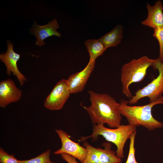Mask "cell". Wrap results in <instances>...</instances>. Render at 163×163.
I'll return each mask as SVG.
<instances>
[{"label":"cell","instance_id":"cell-1","mask_svg":"<svg viewBox=\"0 0 163 163\" xmlns=\"http://www.w3.org/2000/svg\"><path fill=\"white\" fill-rule=\"evenodd\" d=\"M91 105L83 106L94 124H107L111 128L121 125V114L118 109L119 103L109 94L88 91Z\"/></svg>","mask_w":163,"mask_h":163},{"label":"cell","instance_id":"cell-2","mask_svg":"<svg viewBox=\"0 0 163 163\" xmlns=\"http://www.w3.org/2000/svg\"><path fill=\"white\" fill-rule=\"evenodd\" d=\"M128 103V101L122 100L118 109L121 115L126 118L129 124L136 127L141 126L150 131L163 127V123L156 120L152 112L154 106L163 104V96L154 102L144 105L129 106Z\"/></svg>","mask_w":163,"mask_h":163},{"label":"cell","instance_id":"cell-3","mask_svg":"<svg viewBox=\"0 0 163 163\" xmlns=\"http://www.w3.org/2000/svg\"><path fill=\"white\" fill-rule=\"evenodd\" d=\"M136 131V127L131 125H121L115 128L105 127L104 124H95L93 127V131L89 136L82 137L79 141H84L92 138L93 141L96 140L99 136H102L106 140L114 143L117 147L116 155L119 158H124V148L125 144L131 135Z\"/></svg>","mask_w":163,"mask_h":163},{"label":"cell","instance_id":"cell-4","mask_svg":"<svg viewBox=\"0 0 163 163\" xmlns=\"http://www.w3.org/2000/svg\"><path fill=\"white\" fill-rule=\"evenodd\" d=\"M155 60L143 56L133 59L123 66L120 75L122 92L127 97L131 98L133 97L129 88L131 84L142 81L148 69L152 66Z\"/></svg>","mask_w":163,"mask_h":163},{"label":"cell","instance_id":"cell-5","mask_svg":"<svg viewBox=\"0 0 163 163\" xmlns=\"http://www.w3.org/2000/svg\"><path fill=\"white\" fill-rule=\"evenodd\" d=\"M154 69L158 70L159 74L156 78L147 85L138 90L135 95L128 101L129 105L136 104L139 100L144 97H147L149 103L154 102L162 96L163 93V62L158 58L152 66Z\"/></svg>","mask_w":163,"mask_h":163},{"label":"cell","instance_id":"cell-6","mask_svg":"<svg viewBox=\"0 0 163 163\" xmlns=\"http://www.w3.org/2000/svg\"><path fill=\"white\" fill-rule=\"evenodd\" d=\"M70 94L66 80L62 79L56 84L46 98L44 106L45 108L51 110H61Z\"/></svg>","mask_w":163,"mask_h":163},{"label":"cell","instance_id":"cell-7","mask_svg":"<svg viewBox=\"0 0 163 163\" xmlns=\"http://www.w3.org/2000/svg\"><path fill=\"white\" fill-rule=\"evenodd\" d=\"M55 131L58 135L61 142V147L55 151L56 155L65 153L72 156L82 163L85 159L87 150L85 147L80 145L70 139V136L66 132L61 129H56Z\"/></svg>","mask_w":163,"mask_h":163},{"label":"cell","instance_id":"cell-8","mask_svg":"<svg viewBox=\"0 0 163 163\" xmlns=\"http://www.w3.org/2000/svg\"><path fill=\"white\" fill-rule=\"evenodd\" d=\"M7 50L5 53L0 55V59L6 67V73L9 75L11 73L17 78L21 86L23 85L27 79L19 70L17 62L20 55L15 53L13 49V45L8 40L7 41Z\"/></svg>","mask_w":163,"mask_h":163},{"label":"cell","instance_id":"cell-9","mask_svg":"<svg viewBox=\"0 0 163 163\" xmlns=\"http://www.w3.org/2000/svg\"><path fill=\"white\" fill-rule=\"evenodd\" d=\"M95 61H89L82 71L70 75L66 80L67 84L71 94H76L82 91L94 70Z\"/></svg>","mask_w":163,"mask_h":163},{"label":"cell","instance_id":"cell-10","mask_svg":"<svg viewBox=\"0 0 163 163\" xmlns=\"http://www.w3.org/2000/svg\"><path fill=\"white\" fill-rule=\"evenodd\" d=\"M59 27L56 18L44 25H39L35 21L30 31L37 38L36 45L39 46L45 45L43 40L52 36L60 37L61 34L57 30Z\"/></svg>","mask_w":163,"mask_h":163},{"label":"cell","instance_id":"cell-11","mask_svg":"<svg viewBox=\"0 0 163 163\" xmlns=\"http://www.w3.org/2000/svg\"><path fill=\"white\" fill-rule=\"evenodd\" d=\"M22 91L11 79L2 81L0 83V106L5 108L8 105L18 101Z\"/></svg>","mask_w":163,"mask_h":163},{"label":"cell","instance_id":"cell-12","mask_svg":"<svg viewBox=\"0 0 163 163\" xmlns=\"http://www.w3.org/2000/svg\"><path fill=\"white\" fill-rule=\"evenodd\" d=\"M146 7L148 15L142 24L153 29L163 27V5L161 1H157L153 5L147 3Z\"/></svg>","mask_w":163,"mask_h":163},{"label":"cell","instance_id":"cell-13","mask_svg":"<svg viewBox=\"0 0 163 163\" xmlns=\"http://www.w3.org/2000/svg\"><path fill=\"white\" fill-rule=\"evenodd\" d=\"M123 27L121 24L116 26L111 31L99 38L106 48L115 46L120 43L123 36Z\"/></svg>","mask_w":163,"mask_h":163},{"label":"cell","instance_id":"cell-14","mask_svg":"<svg viewBox=\"0 0 163 163\" xmlns=\"http://www.w3.org/2000/svg\"><path fill=\"white\" fill-rule=\"evenodd\" d=\"M85 44L89 53V61L93 62L102 55L107 48L102 42L98 39H89L85 41Z\"/></svg>","mask_w":163,"mask_h":163},{"label":"cell","instance_id":"cell-15","mask_svg":"<svg viewBox=\"0 0 163 163\" xmlns=\"http://www.w3.org/2000/svg\"><path fill=\"white\" fill-rule=\"evenodd\" d=\"M102 146L104 149L99 148L100 163H120L121 159L118 157L116 152L112 149V145L109 142H105Z\"/></svg>","mask_w":163,"mask_h":163},{"label":"cell","instance_id":"cell-16","mask_svg":"<svg viewBox=\"0 0 163 163\" xmlns=\"http://www.w3.org/2000/svg\"><path fill=\"white\" fill-rule=\"evenodd\" d=\"M83 145L87 149V153L85 159L81 163H100L99 148L93 146L86 141L84 142Z\"/></svg>","mask_w":163,"mask_h":163},{"label":"cell","instance_id":"cell-17","mask_svg":"<svg viewBox=\"0 0 163 163\" xmlns=\"http://www.w3.org/2000/svg\"><path fill=\"white\" fill-rule=\"evenodd\" d=\"M50 152V149H48L35 157L28 160H19V161L20 163H56L51 161Z\"/></svg>","mask_w":163,"mask_h":163},{"label":"cell","instance_id":"cell-18","mask_svg":"<svg viewBox=\"0 0 163 163\" xmlns=\"http://www.w3.org/2000/svg\"><path fill=\"white\" fill-rule=\"evenodd\" d=\"M136 131L133 132L130 136L129 153L125 163H138L135 158V149L134 147L135 138Z\"/></svg>","mask_w":163,"mask_h":163},{"label":"cell","instance_id":"cell-19","mask_svg":"<svg viewBox=\"0 0 163 163\" xmlns=\"http://www.w3.org/2000/svg\"><path fill=\"white\" fill-rule=\"evenodd\" d=\"M0 163H20L13 154H9L0 148Z\"/></svg>","mask_w":163,"mask_h":163},{"label":"cell","instance_id":"cell-20","mask_svg":"<svg viewBox=\"0 0 163 163\" xmlns=\"http://www.w3.org/2000/svg\"><path fill=\"white\" fill-rule=\"evenodd\" d=\"M153 36L158 41L159 46V56L163 53V27L154 29Z\"/></svg>","mask_w":163,"mask_h":163},{"label":"cell","instance_id":"cell-21","mask_svg":"<svg viewBox=\"0 0 163 163\" xmlns=\"http://www.w3.org/2000/svg\"><path fill=\"white\" fill-rule=\"evenodd\" d=\"M60 155L62 158L68 163H78L76 158L72 156L65 153H62Z\"/></svg>","mask_w":163,"mask_h":163},{"label":"cell","instance_id":"cell-22","mask_svg":"<svg viewBox=\"0 0 163 163\" xmlns=\"http://www.w3.org/2000/svg\"><path fill=\"white\" fill-rule=\"evenodd\" d=\"M158 58L162 62H163V53L162 55L160 57H159Z\"/></svg>","mask_w":163,"mask_h":163}]
</instances>
